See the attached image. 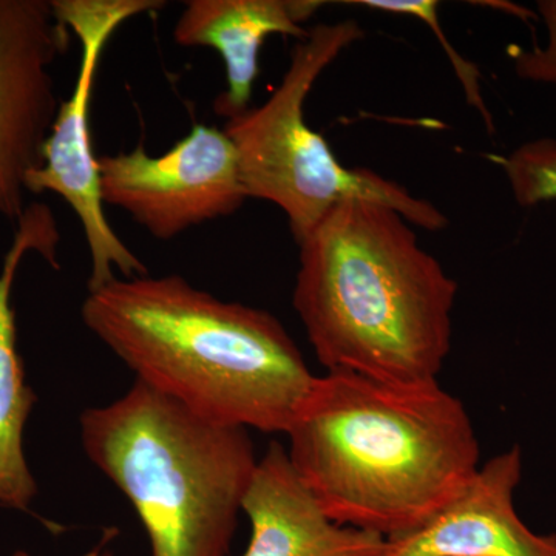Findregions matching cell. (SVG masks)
I'll use <instances>...</instances> for the list:
<instances>
[{
    "label": "cell",
    "mask_w": 556,
    "mask_h": 556,
    "mask_svg": "<svg viewBox=\"0 0 556 556\" xmlns=\"http://www.w3.org/2000/svg\"><path fill=\"white\" fill-rule=\"evenodd\" d=\"M285 434L289 463L327 517L383 538L426 525L481 466L470 415L438 380L327 371Z\"/></svg>",
    "instance_id": "obj_1"
},
{
    "label": "cell",
    "mask_w": 556,
    "mask_h": 556,
    "mask_svg": "<svg viewBox=\"0 0 556 556\" xmlns=\"http://www.w3.org/2000/svg\"><path fill=\"white\" fill-rule=\"evenodd\" d=\"M80 316L138 382L223 426L287 433L316 378L276 316L174 274L113 278Z\"/></svg>",
    "instance_id": "obj_2"
},
{
    "label": "cell",
    "mask_w": 556,
    "mask_h": 556,
    "mask_svg": "<svg viewBox=\"0 0 556 556\" xmlns=\"http://www.w3.org/2000/svg\"><path fill=\"white\" fill-rule=\"evenodd\" d=\"M300 247L294 309L327 371L438 380L457 283L394 208L348 200Z\"/></svg>",
    "instance_id": "obj_3"
},
{
    "label": "cell",
    "mask_w": 556,
    "mask_h": 556,
    "mask_svg": "<svg viewBox=\"0 0 556 556\" xmlns=\"http://www.w3.org/2000/svg\"><path fill=\"white\" fill-rule=\"evenodd\" d=\"M91 464L130 501L150 556H228L258 459L249 430L223 426L135 380L79 417Z\"/></svg>",
    "instance_id": "obj_4"
},
{
    "label": "cell",
    "mask_w": 556,
    "mask_h": 556,
    "mask_svg": "<svg viewBox=\"0 0 556 556\" xmlns=\"http://www.w3.org/2000/svg\"><path fill=\"white\" fill-rule=\"evenodd\" d=\"M362 38L364 30L356 21L311 28L292 50L291 64L269 100L223 127L237 150L249 199L280 207L298 244L329 211L348 200L394 208L426 230H441L448 223L434 204L417 199L397 182L372 170L342 166L327 139L306 124L305 102L318 76Z\"/></svg>",
    "instance_id": "obj_5"
},
{
    "label": "cell",
    "mask_w": 556,
    "mask_h": 556,
    "mask_svg": "<svg viewBox=\"0 0 556 556\" xmlns=\"http://www.w3.org/2000/svg\"><path fill=\"white\" fill-rule=\"evenodd\" d=\"M58 20L79 40L78 79L62 101L46 146L42 166L27 178V192L60 195L75 212L89 247V291L124 278L149 276L148 266L116 236L105 218L98 156L91 150L90 101L101 54L124 22L163 9L161 0H51Z\"/></svg>",
    "instance_id": "obj_6"
},
{
    "label": "cell",
    "mask_w": 556,
    "mask_h": 556,
    "mask_svg": "<svg viewBox=\"0 0 556 556\" xmlns=\"http://www.w3.org/2000/svg\"><path fill=\"white\" fill-rule=\"evenodd\" d=\"M101 197L156 240L236 214L249 199L239 156L225 130L195 126L160 156L144 146L98 156Z\"/></svg>",
    "instance_id": "obj_7"
},
{
    "label": "cell",
    "mask_w": 556,
    "mask_h": 556,
    "mask_svg": "<svg viewBox=\"0 0 556 556\" xmlns=\"http://www.w3.org/2000/svg\"><path fill=\"white\" fill-rule=\"evenodd\" d=\"M68 28L51 0H0V219L17 223L61 102L53 65Z\"/></svg>",
    "instance_id": "obj_8"
},
{
    "label": "cell",
    "mask_w": 556,
    "mask_h": 556,
    "mask_svg": "<svg viewBox=\"0 0 556 556\" xmlns=\"http://www.w3.org/2000/svg\"><path fill=\"white\" fill-rule=\"evenodd\" d=\"M521 478L518 445L490 457L426 525L387 538V556H556V535H538L519 518Z\"/></svg>",
    "instance_id": "obj_9"
},
{
    "label": "cell",
    "mask_w": 556,
    "mask_h": 556,
    "mask_svg": "<svg viewBox=\"0 0 556 556\" xmlns=\"http://www.w3.org/2000/svg\"><path fill=\"white\" fill-rule=\"evenodd\" d=\"M243 514L251 521L243 556H387V538L327 517L276 441L258 459Z\"/></svg>",
    "instance_id": "obj_10"
},
{
    "label": "cell",
    "mask_w": 556,
    "mask_h": 556,
    "mask_svg": "<svg viewBox=\"0 0 556 556\" xmlns=\"http://www.w3.org/2000/svg\"><path fill=\"white\" fill-rule=\"evenodd\" d=\"M16 225L0 269V506L27 511L38 495V484L25 457L24 431L38 397L25 383L11 298L22 260L30 252H38L53 268H60L61 237L53 212L46 204H28Z\"/></svg>",
    "instance_id": "obj_11"
},
{
    "label": "cell",
    "mask_w": 556,
    "mask_h": 556,
    "mask_svg": "<svg viewBox=\"0 0 556 556\" xmlns=\"http://www.w3.org/2000/svg\"><path fill=\"white\" fill-rule=\"evenodd\" d=\"M320 0H189L179 14L174 39L181 47L214 49L225 62L228 90L214 109L226 119L251 109L260 73V51L270 35L305 39L303 22L321 9Z\"/></svg>",
    "instance_id": "obj_12"
},
{
    "label": "cell",
    "mask_w": 556,
    "mask_h": 556,
    "mask_svg": "<svg viewBox=\"0 0 556 556\" xmlns=\"http://www.w3.org/2000/svg\"><path fill=\"white\" fill-rule=\"evenodd\" d=\"M506 170L515 199L530 207L556 199V139L527 142L506 159H495Z\"/></svg>",
    "instance_id": "obj_13"
},
{
    "label": "cell",
    "mask_w": 556,
    "mask_h": 556,
    "mask_svg": "<svg viewBox=\"0 0 556 556\" xmlns=\"http://www.w3.org/2000/svg\"><path fill=\"white\" fill-rule=\"evenodd\" d=\"M356 5H365L371 10L387 11V13L405 14V16L417 17V20L426 22L431 31L441 40L442 47L447 51L453 68L456 70L457 78L463 84L464 91L467 94L468 104L484 116L486 129L493 131L492 116L486 110L484 100H482L481 89H479V72L475 65L468 64L460 58L459 53L453 50L444 33L439 27L438 22V2L431 0H353Z\"/></svg>",
    "instance_id": "obj_14"
},
{
    "label": "cell",
    "mask_w": 556,
    "mask_h": 556,
    "mask_svg": "<svg viewBox=\"0 0 556 556\" xmlns=\"http://www.w3.org/2000/svg\"><path fill=\"white\" fill-rule=\"evenodd\" d=\"M538 10L548 31L546 49L535 46L529 51L514 46L508 49V54L514 61L515 72L522 79L556 86V0H541Z\"/></svg>",
    "instance_id": "obj_15"
},
{
    "label": "cell",
    "mask_w": 556,
    "mask_h": 556,
    "mask_svg": "<svg viewBox=\"0 0 556 556\" xmlns=\"http://www.w3.org/2000/svg\"><path fill=\"white\" fill-rule=\"evenodd\" d=\"M13 556H31L28 552L17 551ZM83 556H113L110 552L101 551V548H93L89 554Z\"/></svg>",
    "instance_id": "obj_16"
}]
</instances>
